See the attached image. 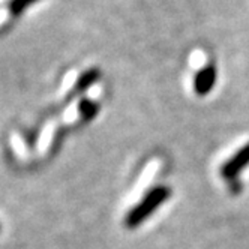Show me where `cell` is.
<instances>
[{
	"mask_svg": "<svg viewBox=\"0 0 249 249\" xmlns=\"http://www.w3.org/2000/svg\"><path fill=\"white\" fill-rule=\"evenodd\" d=\"M39 2V0H11L9 11L14 17H20L29 6Z\"/></svg>",
	"mask_w": 249,
	"mask_h": 249,
	"instance_id": "6",
	"label": "cell"
},
{
	"mask_svg": "<svg viewBox=\"0 0 249 249\" xmlns=\"http://www.w3.org/2000/svg\"><path fill=\"white\" fill-rule=\"evenodd\" d=\"M216 81H218L216 66L213 63H207L194 75V81H192L194 92L198 96H206L213 90V87L216 86Z\"/></svg>",
	"mask_w": 249,
	"mask_h": 249,
	"instance_id": "2",
	"label": "cell"
},
{
	"mask_svg": "<svg viewBox=\"0 0 249 249\" xmlns=\"http://www.w3.org/2000/svg\"><path fill=\"white\" fill-rule=\"evenodd\" d=\"M99 78H101V71H99L98 68H90V69H87V71H84V72L78 77L74 90H75L77 93H83V92L87 90L89 87H92Z\"/></svg>",
	"mask_w": 249,
	"mask_h": 249,
	"instance_id": "4",
	"label": "cell"
},
{
	"mask_svg": "<svg viewBox=\"0 0 249 249\" xmlns=\"http://www.w3.org/2000/svg\"><path fill=\"white\" fill-rule=\"evenodd\" d=\"M249 165V143L242 146L228 161L221 167V176L225 180H234Z\"/></svg>",
	"mask_w": 249,
	"mask_h": 249,
	"instance_id": "3",
	"label": "cell"
},
{
	"mask_svg": "<svg viewBox=\"0 0 249 249\" xmlns=\"http://www.w3.org/2000/svg\"><path fill=\"white\" fill-rule=\"evenodd\" d=\"M171 195V189L164 185H158L152 188L138 204H135L128 215L124 216V227L137 228L143 224L149 216H152L159 206H162Z\"/></svg>",
	"mask_w": 249,
	"mask_h": 249,
	"instance_id": "1",
	"label": "cell"
},
{
	"mask_svg": "<svg viewBox=\"0 0 249 249\" xmlns=\"http://www.w3.org/2000/svg\"><path fill=\"white\" fill-rule=\"evenodd\" d=\"M78 111L84 120H93L99 111V105L92 99H81L78 104Z\"/></svg>",
	"mask_w": 249,
	"mask_h": 249,
	"instance_id": "5",
	"label": "cell"
}]
</instances>
